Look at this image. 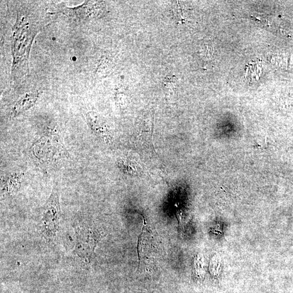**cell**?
<instances>
[{
    "mask_svg": "<svg viewBox=\"0 0 293 293\" xmlns=\"http://www.w3.org/2000/svg\"><path fill=\"white\" fill-rule=\"evenodd\" d=\"M40 93L33 92L26 94L17 101L11 112V116L15 117L32 107L39 99Z\"/></svg>",
    "mask_w": 293,
    "mask_h": 293,
    "instance_id": "4",
    "label": "cell"
},
{
    "mask_svg": "<svg viewBox=\"0 0 293 293\" xmlns=\"http://www.w3.org/2000/svg\"><path fill=\"white\" fill-rule=\"evenodd\" d=\"M75 231L77 240L74 253L83 262L90 263L102 235L96 229L86 224L75 226Z\"/></svg>",
    "mask_w": 293,
    "mask_h": 293,
    "instance_id": "2",
    "label": "cell"
},
{
    "mask_svg": "<svg viewBox=\"0 0 293 293\" xmlns=\"http://www.w3.org/2000/svg\"><path fill=\"white\" fill-rule=\"evenodd\" d=\"M92 2H88L81 6L74 8H66L64 11H61L64 14L74 19H78V20H84L86 19L90 18L95 15L93 12L94 9L96 5Z\"/></svg>",
    "mask_w": 293,
    "mask_h": 293,
    "instance_id": "5",
    "label": "cell"
},
{
    "mask_svg": "<svg viewBox=\"0 0 293 293\" xmlns=\"http://www.w3.org/2000/svg\"><path fill=\"white\" fill-rule=\"evenodd\" d=\"M86 120L88 126L97 136L108 139L111 137V131L106 123L95 112H88L86 114Z\"/></svg>",
    "mask_w": 293,
    "mask_h": 293,
    "instance_id": "3",
    "label": "cell"
},
{
    "mask_svg": "<svg viewBox=\"0 0 293 293\" xmlns=\"http://www.w3.org/2000/svg\"><path fill=\"white\" fill-rule=\"evenodd\" d=\"M60 215L59 190L56 185L54 186L50 197L44 207L43 217L41 220V233L47 242H52L56 239Z\"/></svg>",
    "mask_w": 293,
    "mask_h": 293,
    "instance_id": "1",
    "label": "cell"
}]
</instances>
